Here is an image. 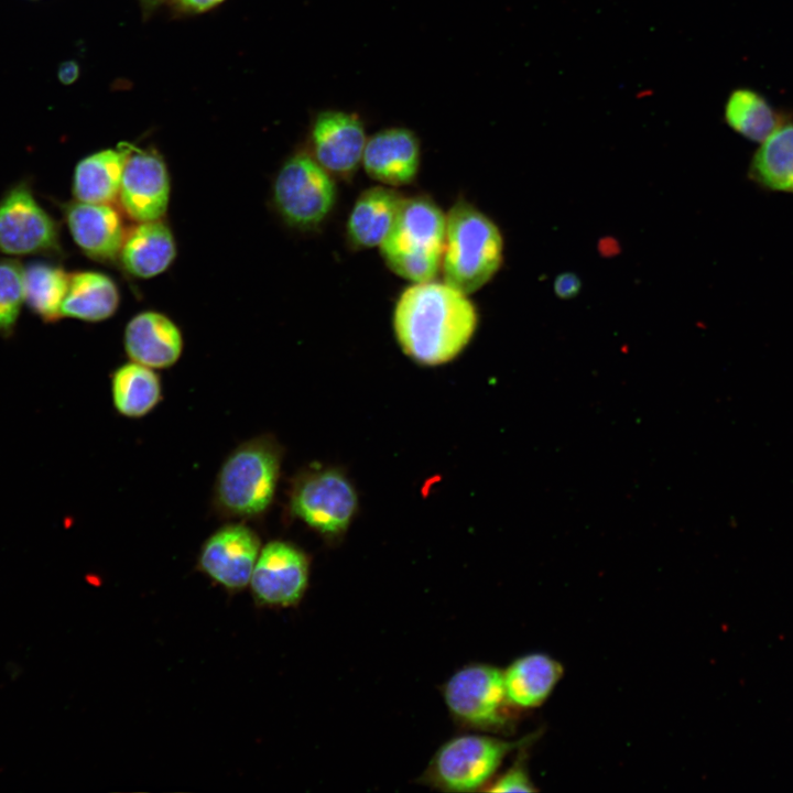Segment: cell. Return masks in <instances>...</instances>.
<instances>
[{
  "label": "cell",
  "instance_id": "cell-1",
  "mask_svg": "<svg viewBox=\"0 0 793 793\" xmlns=\"http://www.w3.org/2000/svg\"><path fill=\"white\" fill-rule=\"evenodd\" d=\"M477 323V309L468 295L434 280L406 287L393 312L402 350L428 366L454 359L471 339Z\"/></svg>",
  "mask_w": 793,
  "mask_h": 793
},
{
  "label": "cell",
  "instance_id": "cell-2",
  "mask_svg": "<svg viewBox=\"0 0 793 793\" xmlns=\"http://www.w3.org/2000/svg\"><path fill=\"white\" fill-rule=\"evenodd\" d=\"M281 448L269 435L239 444L222 461L213 489L215 511L229 519H256L271 506L280 475Z\"/></svg>",
  "mask_w": 793,
  "mask_h": 793
},
{
  "label": "cell",
  "instance_id": "cell-3",
  "mask_svg": "<svg viewBox=\"0 0 793 793\" xmlns=\"http://www.w3.org/2000/svg\"><path fill=\"white\" fill-rule=\"evenodd\" d=\"M502 254L503 239L497 225L471 204L456 202L446 215L444 282L471 294L497 273Z\"/></svg>",
  "mask_w": 793,
  "mask_h": 793
},
{
  "label": "cell",
  "instance_id": "cell-4",
  "mask_svg": "<svg viewBox=\"0 0 793 793\" xmlns=\"http://www.w3.org/2000/svg\"><path fill=\"white\" fill-rule=\"evenodd\" d=\"M446 215L430 198H403L395 220L379 246L387 265L414 283L433 281L442 267Z\"/></svg>",
  "mask_w": 793,
  "mask_h": 793
},
{
  "label": "cell",
  "instance_id": "cell-5",
  "mask_svg": "<svg viewBox=\"0 0 793 793\" xmlns=\"http://www.w3.org/2000/svg\"><path fill=\"white\" fill-rule=\"evenodd\" d=\"M532 740L530 736L517 741L485 734L455 736L435 751L419 781L443 792L484 791L506 758Z\"/></svg>",
  "mask_w": 793,
  "mask_h": 793
},
{
  "label": "cell",
  "instance_id": "cell-6",
  "mask_svg": "<svg viewBox=\"0 0 793 793\" xmlns=\"http://www.w3.org/2000/svg\"><path fill=\"white\" fill-rule=\"evenodd\" d=\"M442 694L449 715L464 728L495 732L513 724L503 670L495 665H464L444 683Z\"/></svg>",
  "mask_w": 793,
  "mask_h": 793
},
{
  "label": "cell",
  "instance_id": "cell-7",
  "mask_svg": "<svg viewBox=\"0 0 793 793\" xmlns=\"http://www.w3.org/2000/svg\"><path fill=\"white\" fill-rule=\"evenodd\" d=\"M0 253L10 258L65 256L58 222L36 199L30 177L10 184L0 196Z\"/></svg>",
  "mask_w": 793,
  "mask_h": 793
},
{
  "label": "cell",
  "instance_id": "cell-8",
  "mask_svg": "<svg viewBox=\"0 0 793 793\" xmlns=\"http://www.w3.org/2000/svg\"><path fill=\"white\" fill-rule=\"evenodd\" d=\"M273 204L296 229L318 226L332 210L336 187L330 173L314 156L297 152L284 161L272 186Z\"/></svg>",
  "mask_w": 793,
  "mask_h": 793
},
{
  "label": "cell",
  "instance_id": "cell-9",
  "mask_svg": "<svg viewBox=\"0 0 793 793\" xmlns=\"http://www.w3.org/2000/svg\"><path fill=\"white\" fill-rule=\"evenodd\" d=\"M357 508V496L347 478L336 470L308 474L294 485L291 510L308 526L325 533L343 532Z\"/></svg>",
  "mask_w": 793,
  "mask_h": 793
},
{
  "label": "cell",
  "instance_id": "cell-10",
  "mask_svg": "<svg viewBox=\"0 0 793 793\" xmlns=\"http://www.w3.org/2000/svg\"><path fill=\"white\" fill-rule=\"evenodd\" d=\"M171 197V177L164 159L154 150L129 144L118 202L135 222L163 219Z\"/></svg>",
  "mask_w": 793,
  "mask_h": 793
},
{
  "label": "cell",
  "instance_id": "cell-11",
  "mask_svg": "<svg viewBox=\"0 0 793 793\" xmlns=\"http://www.w3.org/2000/svg\"><path fill=\"white\" fill-rule=\"evenodd\" d=\"M308 576L306 554L290 542L275 540L260 550L250 585L261 605L290 607L303 598Z\"/></svg>",
  "mask_w": 793,
  "mask_h": 793
},
{
  "label": "cell",
  "instance_id": "cell-12",
  "mask_svg": "<svg viewBox=\"0 0 793 793\" xmlns=\"http://www.w3.org/2000/svg\"><path fill=\"white\" fill-rule=\"evenodd\" d=\"M260 550L254 530L242 522L228 523L204 542L198 567L224 588L240 590L250 584Z\"/></svg>",
  "mask_w": 793,
  "mask_h": 793
},
{
  "label": "cell",
  "instance_id": "cell-13",
  "mask_svg": "<svg viewBox=\"0 0 793 793\" xmlns=\"http://www.w3.org/2000/svg\"><path fill=\"white\" fill-rule=\"evenodd\" d=\"M55 203L73 241L87 258L99 262L118 258L127 230L121 214L112 204L75 199Z\"/></svg>",
  "mask_w": 793,
  "mask_h": 793
},
{
  "label": "cell",
  "instance_id": "cell-14",
  "mask_svg": "<svg viewBox=\"0 0 793 793\" xmlns=\"http://www.w3.org/2000/svg\"><path fill=\"white\" fill-rule=\"evenodd\" d=\"M311 140L315 160L329 173L351 174L367 142L360 119L341 110L319 112L312 126Z\"/></svg>",
  "mask_w": 793,
  "mask_h": 793
},
{
  "label": "cell",
  "instance_id": "cell-15",
  "mask_svg": "<svg viewBox=\"0 0 793 793\" xmlns=\"http://www.w3.org/2000/svg\"><path fill=\"white\" fill-rule=\"evenodd\" d=\"M123 348L131 361L155 370L167 369L180 360L184 337L169 315L145 309L128 321L123 332Z\"/></svg>",
  "mask_w": 793,
  "mask_h": 793
},
{
  "label": "cell",
  "instance_id": "cell-16",
  "mask_svg": "<svg viewBox=\"0 0 793 793\" xmlns=\"http://www.w3.org/2000/svg\"><path fill=\"white\" fill-rule=\"evenodd\" d=\"M361 161L367 174L383 185L410 184L420 165L419 139L406 128L381 130L367 140Z\"/></svg>",
  "mask_w": 793,
  "mask_h": 793
},
{
  "label": "cell",
  "instance_id": "cell-17",
  "mask_svg": "<svg viewBox=\"0 0 793 793\" xmlns=\"http://www.w3.org/2000/svg\"><path fill=\"white\" fill-rule=\"evenodd\" d=\"M176 254L173 231L157 219L135 222L127 230L118 259L129 274L146 280L169 270Z\"/></svg>",
  "mask_w": 793,
  "mask_h": 793
},
{
  "label": "cell",
  "instance_id": "cell-18",
  "mask_svg": "<svg viewBox=\"0 0 793 793\" xmlns=\"http://www.w3.org/2000/svg\"><path fill=\"white\" fill-rule=\"evenodd\" d=\"M129 143L102 149L82 157L72 177L75 200L93 204H112L118 199Z\"/></svg>",
  "mask_w": 793,
  "mask_h": 793
},
{
  "label": "cell",
  "instance_id": "cell-19",
  "mask_svg": "<svg viewBox=\"0 0 793 793\" xmlns=\"http://www.w3.org/2000/svg\"><path fill=\"white\" fill-rule=\"evenodd\" d=\"M564 669L544 653H529L515 659L503 670L508 699L514 708L541 706L563 676Z\"/></svg>",
  "mask_w": 793,
  "mask_h": 793
},
{
  "label": "cell",
  "instance_id": "cell-20",
  "mask_svg": "<svg viewBox=\"0 0 793 793\" xmlns=\"http://www.w3.org/2000/svg\"><path fill=\"white\" fill-rule=\"evenodd\" d=\"M115 280L100 271L78 270L69 273L61 317L99 323L112 317L120 305Z\"/></svg>",
  "mask_w": 793,
  "mask_h": 793
},
{
  "label": "cell",
  "instance_id": "cell-21",
  "mask_svg": "<svg viewBox=\"0 0 793 793\" xmlns=\"http://www.w3.org/2000/svg\"><path fill=\"white\" fill-rule=\"evenodd\" d=\"M403 196L387 186L363 191L357 198L347 222V233L357 248L379 247L390 231Z\"/></svg>",
  "mask_w": 793,
  "mask_h": 793
},
{
  "label": "cell",
  "instance_id": "cell-22",
  "mask_svg": "<svg viewBox=\"0 0 793 793\" xmlns=\"http://www.w3.org/2000/svg\"><path fill=\"white\" fill-rule=\"evenodd\" d=\"M748 178L768 192L793 193V119L783 117L753 153Z\"/></svg>",
  "mask_w": 793,
  "mask_h": 793
},
{
  "label": "cell",
  "instance_id": "cell-23",
  "mask_svg": "<svg viewBox=\"0 0 793 793\" xmlns=\"http://www.w3.org/2000/svg\"><path fill=\"white\" fill-rule=\"evenodd\" d=\"M110 390L115 410L128 419L150 414L163 399L162 380L156 370L131 360L113 370Z\"/></svg>",
  "mask_w": 793,
  "mask_h": 793
},
{
  "label": "cell",
  "instance_id": "cell-24",
  "mask_svg": "<svg viewBox=\"0 0 793 793\" xmlns=\"http://www.w3.org/2000/svg\"><path fill=\"white\" fill-rule=\"evenodd\" d=\"M24 298L28 308L43 323L61 317L69 273L53 259L32 260L23 265Z\"/></svg>",
  "mask_w": 793,
  "mask_h": 793
},
{
  "label": "cell",
  "instance_id": "cell-25",
  "mask_svg": "<svg viewBox=\"0 0 793 793\" xmlns=\"http://www.w3.org/2000/svg\"><path fill=\"white\" fill-rule=\"evenodd\" d=\"M724 117L735 132L759 143L775 130L783 118L764 96L743 87L730 93Z\"/></svg>",
  "mask_w": 793,
  "mask_h": 793
},
{
  "label": "cell",
  "instance_id": "cell-26",
  "mask_svg": "<svg viewBox=\"0 0 793 793\" xmlns=\"http://www.w3.org/2000/svg\"><path fill=\"white\" fill-rule=\"evenodd\" d=\"M25 304L23 265L10 257L0 258V337L14 334Z\"/></svg>",
  "mask_w": 793,
  "mask_h": 793
},
{
  "label": "cell",
  "instance_id": "cell-27",
  "mask_svg": "<svg viewBox=\"0 0 793 793\" xmlns=\"http://www.w3.org/2000/svg\"><path fill=\"white\" fill-rule=\"evenodd\" d=\"M487 792H535L534 786L522 759H518L501 774L496 775L484 789Z\"/></svg>",
  "mask_w": 793,
  "mask_h": 793
},
{
  "label": "cell",
  "instance_id": "cell-28",
  "mask_svg": "<svg viewBox=\"0 0 793 793\" xmlns=\"http://www.w3.org/2000/svg\"><path fill=\"white\" fill-rule=\"evenodd\" d=\"M582 287L580 279L572 272H564L556 276L554 281L555 294L563 300H568L578 294Z\"/></svg>",
  "mask_w": 793,
  "mask_h": 793
},
{
  "label": "cell",
  "instance_id": "cell-29",
  "mask_svg": "<svg viewBox=\"0 0 793 793\" xmlns=\"http://www.w3.org/2000/svg\"><path fill=\"white\" fill-rule=\"evenodd\" d=\"M79 76V66L74 61H66L59 64L57 69V78L64 85H70Z\"/></svg>",
  "mask_w": 793,
  "mask_h": 793
},
{
  "label": "cell",
  "instance_id": "cell-30",
  "mask_svg": "<svg viewBox=\"0 0 793 793\" xmlns=\"http://www.w3.org/2000/svg\"><path fill=\"white\" fill-rule=\"evenodd\" d=\"M224 0H178L187 10L203 12L218 6Z\"/></svg>",
  "mask_w": 793,
  "mask_h": 793
},
{
  "label": "cell",
  "instance_id": "cell-31",
  "mask_svg": "<svg viewBox=\"0 0 793 793\" xmlns=\"http://www.w3.org/2000/svg\"><path fill=\"white\" fill-rule=\"evenodd\" d=\"M153 1H156V0H153Z\"/></svg>",
  "mask_w": 793,
  "mask_h": 793
}]
</instances>
